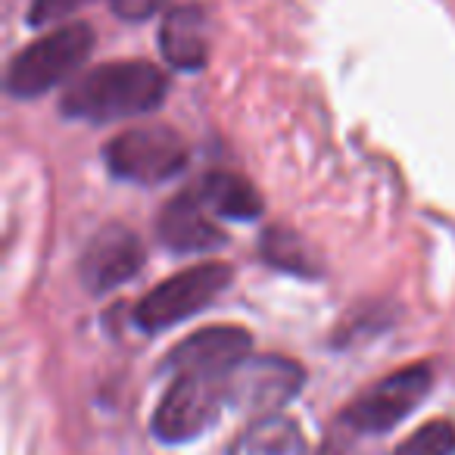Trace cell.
<instances>
[{
	"label": "cell",
	"mask_w": 455,
	"mask_h": 455,
	"mask_svg": "<svg viewBox=\"0 0 455 455\" xmlns=\"http://www.w3.org/2000/svg\"><path fill=\"white\" fill-rule=\"evenodd\" d=\"M159 51L172 69L200 72L209 60V16L196 4L175 7L159 28Z\"/></svg>",
	"instance_id": "obj_11"
},
{
	"label": "cell",
	"mask_w": 455,
	"mask_h": 455,
	"mask_svg": "<svg viewBox=\"0 0 455 455\" xmlns=\"http://www.w3.org/2000/svg\"><path fill=\"white\" fill-rule=\"evenodd\" d=\"M196 196L212 209L215 219L250 221L262 212V194L241 175L231 172H209L194 184Z\"/></svg>",
	"instance_id": "obj_12"
},
{
	"label": "cell",
	"mask_w": 455,
	"mask_h": 455,
	"mask_svg": "<svg viewBox=\"0 0 455 455\" xmlns=\"http://www.w3.org/2000/svg\"><path fill=\"white\" fill-rule=\"evenodd\" d=\"M228 455H306L303 434L284 415H262L235 440Z\"/></svg>",
	"instance_id": "obj_13"
},
{
	"label": "cell",
	"mask_w": 455,
	"mask_h": 455,
	"mask_svg": "<svg viewBox=\"0 0 455 455\" xmlns=\"http://www.w3.org/2000/svg\"><path fill=\"white\" fill-rule=\"evenodd\" d=\"M97 0H32V7H28V26L35 28H44L51 22H60L66 16L78 13V10L91 7Z\"/></svg>",
	"instance_id": "obj_16"
},
{
	"label": "cell",
	"mask_w": 455,
	"mask_h": 455,
	"mask_svg": "<svg viewBox=\"0 0 455 455\" xmlns=\"http://www.w3.org/2000/svg\"><path fill=\"white\" fill-rule=\"evenodd\" d=\"M169 94V78L147 60H116L78 76L60 100L66 119L107 125L134 119L163 107Z\"/></svg>",
	"instance_id": "obj_1"
},
{
	"label": "cell",
	"mask_w": 455,
	"mask_h": 455,
	"mask_svg": "<svg viewBox=\"0 0 455 455\" xmlns=\"http://www.w3.org/2000/svg\"><path fill=\"white\" fill-rule=\"evenodd\" d=\"M434 387L430 365H409L387 374L374 387L353 399L343 411V421L362 434H384L411 415Z\"/></svg>",
	"instance_id": "obj_6"
},
{
	"label": "cell",
	"mask_w": 455,
	"mask_h": 455,
	"mask_svg": "<svg viewBox=\"0 0 455 455\" xmlns=\"http://www.w3.org/2000/svg\"><path fill=\"white\" fill-rule=\"evenodd\" d=\"M228 374L231 371H181L153 415V436L159 443H190L203 436L221 418L228 403Z\"/></svg>",
	"instance_id": "obj_3"
},
{
	"label": "cell",
	"mask_w": 455,
	"mask_h": 455,
	"mask_svg": "<svg viewBox=\"0 0 455 455\" xmlns=\"http://www.w3.org/2000/svg\"><path fill=\"white\" fill-rule=\"evenodd\" d=\"M144 243L125 225H107L91 237L78 262V278L88 293H109L144 268Z\"/></svg>",
	"instance_id": "obj_8"
},
{
	"label": "cell",
	"mask_w": 455,
	"mask_h": 455,
	"mask_svg": "<svg viewBox=\"0 0 455 455\" xmlns=\"http://www.w3.org/2000/svg\"><path fill=\"white\" fill-rule=\"evenodd\" d=\"M262 256L268 259V266L281 268V272L315 275V262H312V253L306 250L303 237L287 231V228L266 231V237H262Z\"/></svg>",
	"instance_id": "obj_14"
},
{
	"label": "cell",
	"mask_w": 455,
	"mask_h": 455,
	"mask_svg": "<svg viewBox=\"0 0 455 455\" xmlns=\"http://www.w3.org/2000/svg\"><path fill=\"white\" fill-rule=\"evenodd\" d=\"M156 228L159 241L175 253H209V250L225 243V235L215 225L212 209L196 196L194 188L165 203Z\"/></svg>",
	"instance_id": "obj_9"
},
{
	"label": "cell",
	"mask_w": 455,
	"mask_h": 455,
	"mask_svg": "<svg viewBox=\"0 0 455 455\" xmlns=\"http://www.w3.org/2000/svg\"><path fill=\"white\" fill-rule=\"evenodd\" d=\"M253 347V337L241 328H206L200 334L181 340L169 353L165 368L181 371H231L243 362Z\"/></svg>",
	"instance_id": "obj_10"
},
{
	"label": "cell",
	"mask_w": 455,
	"mask_h": 455,
	"mask_svg": "<svg viewBox=\"0 0 455 455\" xmlns=\"http://www.w3.org/2000/svg\"><path fill=\"white\" fill-rule=\"evenodd\" d=\"M165 0H113V13L125 22H144L153 13H159Z\"/></svg>",
	"instance_id": "obj_17"
},
{
	"label": "cell",
	"mask_w": 455,
	"mask_h": 455,
	"mask_svg": "<svg viewBox=\"0 0 455 455\" xmlns=\"http://www.w3.org/2000/svg\"><path fill=\"white\" fill-rule=\"evenodd\" d=\"M103 163L116 178L132 184L172 181L188 165V144L169 125L132 128L103 147Z\"/></svg>",
	"instance_id": "obj_4"
},
{
	"label": "cell",
	"mask_w": 455,
	"mask_h": 455,
	"mask_svg": "<svg viewBox=\"0 0 455 455\" xmlns=\"http://www.w3.org/2000/svg\"><path fill=\"white\" fill-rule=\"evenodd\" d=\"M91 51H94V32L84 22L57 28L16 53L7 72V91L20 100L47 94L57 84L69 82L91 57Z\"/></svg>",
	"instance_id": "obj_2"
},
{
	"label": "cell",
	"mask_w": 455,
	"mask_h": 455,
	"mask_svg": "<svg viewBox=\"0 0 455 455\" xmlns=\"http://www.w3.org/2000/svg\"><path fill=\"white\" fill-rule=\"evenodd\" d=\"M393 455H455V424L449 421L424 424Z\"/></svg>",
	"instance_id": "obj_15"
},
{
	"label": "cell",
	"mask_w": 455,
	"mask_h": 455,
	"mask_svg": "<svg viewBox=\"0 0 455 455\" xmlns=\"http://www.w3.org/2000/svg\"><path fill=\"white\" fill-rule=\"evenodd\" d=\"M303 368L284 355H247L228 374V403L256 418L275 415L303 387Z\"/></svg>",
	"instance_id": "obj_7"
},
{
	"label": "cell",
	"mask_w": 455,
	"mask_h": 455,
	"mask_svg": "<svg viewBox=\"0 0 455 455\" xmlns=\"http://www.w3.org/2000/svg\"><path fill=\"white\" fill-rule=\"evenodd\" d=\"M235 272L221 262H206V266H190L184 272L165 278L159 287H153L134 309V322L144 331L156 334L172 324H181L194 318L200 309H206L221 291H228Z\"/></svg>",
	"instance_id": "obj_5"
}]
</instances>
